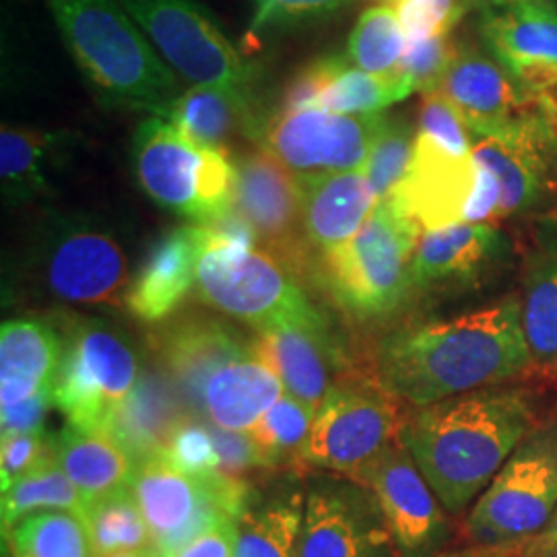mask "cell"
Segmentation results:
<instances>
[{"instance_id": "1", "label": "cell", "mask_w": 557, "mask_h": 557, "mask_svg": "<svg viewBox=\"0 0 557 557\" xmlns=\"http://www.w3.org/2000/svg\"><path fill=\"white\" fill-rule=\"evenodd\" d=\"M533 363L520 299L400 326L380 343V382L409 407H425L515 379Z\"/></svg>"}, {"instance_id": "2", "label": "cell", "mask_w": 557, "mask_h": 557, "mask_svg": "<svg viewBox=\"0 0 557 557\" xmlns=\"http://www.w3.org/2000/svg\"><path fill=\"white\" fill-rule=\"evenodd\" d=\"M535 423V395L496 384L411 407L403 442L444 510L458 515L478 502Z\"/></svg>"}, {"instance_id": "3", "label": "cell", "mask_w": 557, "mask_h": 557, "mask_svg": "<svg viewBox=\"0 0 557 557\" xmlns=\"http://www.w3.org/2000/svg\"><path fill=\"white\" fill-rule=\"evenodd\" d=\"M83 75L108 106L168 120L184 94L120 0H48Z\"/></svg>"}, {"instance_id": "4", "label": "cell", "mask_w": 557, "mask_h": 557, "mask_svg": "<svg viewBox=\"0 0 557 557\" xmlns=\"http://www.w3.org/2000/svg\"><path fill=\"white\" fill-rule=\"evenodd\" d=\"M421 227L393 197L379 200L358 234L322 257V278L354 319L374 320L397 310L411 292V264Z\"/></svg>"}, {"instance_id": "5", "label": "cell", "mask_w": 557, "mask_h": 557, "mask_svg": "<svg viewBox=\"0 0 557 557\" xmlns=\"http://www.w3.org/2000/svg\"><path fill=\"white\" fill-rule=\"evenodd\" d=\"M140 188L193 225H211L234 211L236 168L230 153L184 137L168 120H143L133 143Z\"/></svg>"}, {"instance_id": "6", "label": "cell", "mask_w": 557, "mask_h": 557, "mask_svg": "<svg viewBox=\"0 0 557 557\" xmlns=\"http://www.w3.org/2000/svg\"><path fill=\"white\" fill-rule=\"evenodd\" d=\"M405 403L395 397L379 374L368 376L349 366L314 416L304 448V465L333 475L356 478L361 469L403 442Z\"/></svg>"}, {"instance_id": "7", "label": "cell", "mask_w": 557, "mask_h": 557, "mask_svg": "<svg viewBox=\"0 0 557 557\" xmlns=\"http://www.w3.org/2000/svg\"><path fill=\"white\" fill-rule=\"evenodd\" d=\"M131 487L147 520L153 549L168 557L178 556L221 522H238L259 494L250 481L221 471L184 473L163 455L137 462Z\"/></svg>"}, {"instance_id": "8", "label": "cell", "mask_w": 557, "mask_h": 557, "mask_svg": "<svg viewBox=\"0 0 557 557\" xmlns=\"http://www.w3.org/2000/svg\"><path fill=\"white\" fill-rule=\"evenodd\" d=\"M557 508V416L537 421L467 518L478 549L533 537Z\"/></svg>"}, {"instance_id": "9", "label": "cell", "mask_w": 557, "mask_h": 557, "mask_svg": "<svg viewBox=\"0 0 557 557\" xmlns=\"http://www.w3.org/2000/svg\"><path fill=\"white\" fill-rule=\"evenodd\" d=\"M195 289L202 304L257 331L319 314L285 262L259 246H238L211 234L200 257Z\"/></svg>"}, {"instance_id": "10", "label": "cell", "mask_w": 557, "mask_h": 557, "mask_svg": "<svg viewBox=\"0 0 557 557\" xmlns=\"http://www.w3.org/2000/svg\"><path fill=\"white\" fill-rule=\"evenodd\" d=\"M139 356L112 326L87 320L62 343L54 405L69 423L108 430L139 384Z\"/></svg>"}, {"instance_id": "11", "label": "cell", "mask_w": 557, "mask_h": 557, "mask_svg": "<svg viewBox=\"0 0 557 557\" xmlns=\"http://www.w3.org/2000/svg\"><path fill=\"white\" fill-rule=\"evenodd\" d=\"M161 60L193 85H230L244 91L259 83V69L227 40L197 0H120Z\"/></svg>"}, {"instance_id": "12", "label": "cell", "mask_w": 557, "mask_h": 557, "mask_svg": "<svg viewBox=\"0 0 557 557\" xmlns=\"http://www.w3.org/2000/svg\"><path fill=\"white\" fill-rule=\"evenodd\" d=\"M44 287L62 301L120 306L131 287L128 262L114 234L96 221L66 218L44 227L34 248Z\"/></svg>"}, {"instance_id": "13", "label": "cell", "mask_w": 557, "mask_h": 557, "mask_svg": "<svg viewBox=\"0 0 557 557\" xmlns=\"http://www.w3.org/2000/svg\"><path fill=\"white\" fill-rule=\"evenodd\" d=\"M384 114L347 116L326 110H273L260 122L257 145L298 176L363 170Z\"/></svg>"}, {"instance_id": "14", "label": "cell", "mask_w": 557, "mask_h": 557, "mask_svg": "<svg viewBox=\"0 0 557 557\" xmlns=\"http://www.w3.org/2000/svg\"><path fill=\"white\" fill-rule=\"evenodd\" d=\"M473 158L499 186V221L557 220V139L541 108L496 135L471 137Z\"/></svg>"}, {"instance_id": "15", "label": "cell", "mask_w": 557, "mask_h": 557, "mask_svg": "<svg viewBox=\"0 0 557 557\" xmlns=\"http://www.w3.org/2000/svg\"><path fill=\"white\" fill-rule=\"evenodd\" d=\"M234 168V211L252 227L267 252L296 275L304 273L310 244L304 234L298 174L260 145L236 156Z\"/></svg>"}, {"instance_id": "16", "label": "cell", "mask_w": 557, "mask_h": 557, "mask_svg": "<svg viewBox=\"0 0 557 557\" xmlns=\"http://www.w3.org/2000/svg\"><path fill=\"white\" fill-rule=\"evenodd\" d=\"M298 557H398L376 498L354 479L317 478L306 490Z\"/></svg>"}, {"instance_id": "17", "label": "cell", "mask_w": 557, "mask_h": 557, "mask_svg": "<svg viewBox=\"0 0 557 557\" xmlns=\"http://www.w3.org/2000/svg\"><path fill=\"white\" fill-rule=\"evenodd\" d=\"M349 479L379 502L398 557H438L450 539L448 518L405 442L391 446Z\"/></svg>"}, {"instance_id": "18", "label": "cell", "mask_w": 557, "mask_h": 557, "mask_svg": "<svg viewBox=\"0 0 557 557\" xmlns=\"http://www.w3.org/2000/svg\"><path fill=\"white\" fill-rule=\"evenodd\" d=\"M478 29L490 57L531 94L557 91L554 0H483Z\"/></svg>"}, {"instance_id": "19", "label": "cell", "mask_w": 557, "mask_h": 557, "mask_svg": "<svg viewBox=\"0 0 557 557\" xmlns=\"http://www.w3.org/2000/svg\"><path fill=\"white\" fill-rule=\"evenodd\" d=\"M508 236L492 223H457L423 232L411 264V292H469L506 269Z\"/></svg>"}, {"instance_id": "20", "label": "cell", "mask_w": 557, "mask_h": 557, "mask_svg": "<svg viewBox=\"0 0 557 557\" xmlns=\"http://www.w3.org/2000/svg\"><path fill=\"white\" fill-rule=\"evenodd\" d=\"M255 347L277 374L285 393L314 413L349 368L345 351L320 312L310 319L283 320L260 329Z\"/></svg>"}, {"instance_id": "21", "label": "cell", "mask_w": 557, "mask_h": 557, "mask_svg": "<svg viewBox=\"0 0 557 557\" xmlns=\"http://www.w3.org/2000/svg\"><path fill=\"white\" fill-rule=\"evenodd\" d=\"M475 182L478 163L473 153H453L418 131L411 165L391 197L421 232H432L465 223Z\"/></svg>"}, {"instance_id": "22", "label": "cell", "mask_w": 557, "mask_h": 557, "mask_svg": "<svg viewBox=\"0 0 557 557\" xmlns=\"http://www.w3.org/2000/svg\"><path fill=\"white\" fill-rule=\"evenodd\" d=\"M438 94L457 110L471 137L502 133L539 110L535 96L475 48H458Z\"/></svg>"}, {"instance_id": "23", "label": "cell", "mask_w": 557, "mask_h": 557, "mask_svg": "<svg viewBox=\"0 0 557 557\" xmlns=\"http://www.w3.org/2000/svg\"><path fill=\"white\" fill-rule=\"evenodd\" d=\"M205 225H180L168 230L131 281L126 308L143 322H160L170 317L197 287L199 262L207 248Z\"/></svg>"}, {"instance_id": "24", "label": "cell", "mask_w": 557, "mask_h": 557, "mask_svg": "<svg viewBox=\"0 0 557 557\" xmlns=\"http://www.w3.org/2000/svg\"><path fill=\"white\" fill-rule=\"evenodd\" d=\"M285 388L255 343L225 359L202 388L199 418L230 432H250Z\"/></svg>"}, {"instance_id": "25", "label": "cell", "mask_w": 557, "mask_h": 557, "mask_svg": "<svg viewBox=\"0 0 557 557\" xmlns=\"http://www.w3.org/2000/svg\"><path fill=\"white\" fill-rule=\"evenodd\" d=\"M299 184L304 234L322 257L354 238L379 205L363 170L299 176Z\"/></svg>"}, {"instance_id": "26", "label": "cell", "mask_w": 557, "mask_h": 557, "mask_svg": "<svg viewBox=\"0 0 557 557\" xmlns=\"http://www.w3.org/2000/svg\"><path fill=\"white\" fill-rule=\"evenodd\" d=\"M248 343L221 320L186 317L161 335V361L180 398L200 416L202 388L225 359L234 358Z\"/></svg>"}, {"instance_id": "27", "label": "cell", "mask_w": 557, "mask_h": 557, "mask_svg": "<svg viewBox=\"0 0 557 557\" xmlns=\"http://www.w3.org/2000/svg\"><path fill=\"white\" fill-rule=\"evenodd\" d=\"M262 119L250 91L230 85H195L176 100L168 122L200 147L230 153L236 140L257 143Z\"/></svg>"}, {"instance_id": "28", "label": "cell", "mask_w": 557, "mask_h": 557, "mask_svg": "<svg viewBox=\"0 0 557 557\" xmlns=\"http://www.w3.org/2000/svg\"><path fill=\"white\" fill-rule=\"evenodd\" d=\"M57 333L38 320H7L0 329V407L52 391L59 374Z\"/></svg>"}, {"instance_id": "29", "label": "cell", "mask_w": 557, "mask_h": 557, "mask_svg": "<svg viewBox=\"0 0 557 557\" xmlns=\"http://www.w3.org/2000/svg\"><path fill=\"white\" fill-rule=\"evenodd\" d=\"M57 460L85 506L133 485L137 460L108 430L69 423L57 436Z\"/></svg>"}, {"instance_id": "30", "label": "cell", "mask_w": 557, "mask_h": 557, "mask_svg": "<svg viewBox=\"0 0 557 557\" xmlns=\"http://www.w3.org/2000/svg\"><path fill=\"white\" fill-rule=\"evenodd\" d=\"M522 326L533 361L557 358V220H539L522 267Z\"/></svg>"}, {"instance_id": "31", "label": "cell", "mask_w": 557, "mask_h": 557, "mask_svg": "<svg viewBox=\"0 0 557 557\" xmlns=\"http://www.w3.org/2000/svg\"><path fill=\"white\" fill-rule=\"evenodd\" d=\"M186 418L178 391L160 374L147 372L135 393L120 407L108 432L140 462L161 455L176 425Z\"/></svg>"}, {"instance_id": "32", "label": "cell", "mask_w": 557, "mask_h": 557, "mask_svg": "<svg viewBox=\"0 0 557 557\" xmlns=\"http://www.w3.org/2000/svg\"><path fill=\"white\" fill-rule=\"evenodd\" d=\"M306 492L292 479L273 494H257L238 520L234 557H298Z\"/></svg>"}, {"instance_id": "33", "label": "cell", "mask_w": 557, "mask_h": 557, "mask_svg": "<svg viewBox=\"0 0 557 557\" xmlns=\"http://www.w3.org/2000/svg\"><path fill=\"white\" fill-rule=\"evenodd\" d=\"M64 135L2 126L0 188L9 205H25L48 190V170L54 165Z\"/></svg>"}, {"instance_id": "34", "label": "cell", "mask_w": 557, "mask_h": 557, "mask_svg": "<svg viewBox=\"0 0 557 557\" xmlns=\"http://www.w3.org/2000/svg\"><path fill=\"white\" fill-rule=\"evenodd\" d=\"M411 94V87L398 71L391 75H372L354 66L347 57H343L312 110L368 116L380 114L388 106L409 98Z\"/></svg>"}, {"instance_id": "35", "label": "cell", "mask_w": 557, "mask_h": 557, "mask_svg": "<svg viewBox=\"0 0 557 557\" xmlns=\"http://www.w3.org/2000/svg\"><path fill=\"white\" fill-rule=\"evenodd\" d=\"M314 411L292 395H283L248 432L262 453L267 471L304 475V448L310 436Z\"/></svg>"}, {"instance_id": "36", "label": "cell", "mask_w": 557, "mask_h": 557, "mask_svg": "<svg viewBox=\"0 0 557 557\" xmlns=\"http://www.w3.org/2000/svg\"><path fill=\"white\" fill-rule=\"evenodd\" d=\"M81 517L87 524L96 557L153 549L151 533L133 487L87 504Z\"/></svg>"}, {"instance_id": "37", "label": "cell", "mask_w": 557, "mask_h": 557, "mask_svg": "<svg viewBox=\"0 0 557 557\" xmlns=\"http://www.w3.org/2000/svg\"><path fill=\"white\" fill-rule=\"evenodd\" d=\"M4 539L11 557H96L87 524L77 512H36L23 518Z\"/></svg>"}, {"instance_id": "38", "label": "cell", "mask_w": 557, "mask_h": 557, "mask_svg": "<svg viewBox=\"0 0 557 557\" xmlns=\"http://www.w3.org/2000/svg\"><path fill=\"white\" fill-rule=\"evenodd\" d=\"M46 510H66L77 515H83L85 510V499L75 483L62 471L59 460L20 479L7 492H2V535L7 537L23 518Z\"/></svg>"}, {"instance_id": "39", "label": "cell", "mask_w": 557, "mask_h": 557, "mask_svg": "<svg viewBox=\"0 0 557 557\" xmlns=\"http://www.w3.org/2000/svg\"><path fill=\"white\" fill-rule=\"evenodd\" d=\"M407 38L397 11L388 4H376L359 15L349 36L347 59L366 73L391 75L405 54Z\"/></svg>"}, {"instance_id": "40", "label": "cell", "mask_w": 557, "mask_h": 557, "mask_svg": "<svg viewBox=\"0 0 557 557\" xmlns=\"http://www.w3.org/2000/svg\"><path fill=\"white\" fill-rule=\"evenodd\" d=\"M416 139L418 133L407 120H384L363 168L376 199H388L405 178L413 160Z\"/></svg>"}, {"instance_id": "41", "label": "cell", "mask_w": 557, "mask_h": 557, "mask_svg": "<svg viewBox=\"0 0 557 557\" xmlns=\"http://www.w3.org/2000/svg\"><path fill=\"white\" fill-rule=\"evenodd\" d=\"M483 0H400L395 7L407 41L448 36Z\"/></svg>"}, {"instance_id": "42", "label": "cell", "mask_w": 557, "mask_h": 557, "mask_svg": "<svg viewBox=\"0 0 557 557\" xmlns=\"http://www.w3.org/2000/svg\"><path fill=\"white\" fill-rule=\"evenodd\" d=\"M457 46L448 36L432 40L407 41L405 54L398 64V73L411 91L421 96L438 91L440 83L446 77L453 60L457 57Z\"/></svg>"}, {"instance_id": "43", "label": "cell", "mask_w": 557, "mask_h": 557, "mask_svg": "<svg viewBox=\"0 0 557 557\" xmlns=\"http://www.w3.org/2000/svg\"><path fill=\"white\" fill-rule=\"evenodd\" d=\"M50 462H57V436L44 432L2 436L0 485L7 492L13 483L27 478Z\"/></svg>"}, {"instance_id": "44", "label": "cell", "mask_w": 557, "mask_h": 557, "mask_svg": "<svg viewBox=\"0 0 557 557\" xmlns=\"http://www.w3.org/2000/svg\"><path fill=\"white\" fill-rule=\"evenodd\" d=\"M161 455L184 473L202 475L220 471V455L211 430L207 423H199L197 419L180 421Z\"/></svg>"}, {"instance_id": "45", "label": "cell", "mask_w": 557, "mask_h": 557, "mask_svg": "<svg viewBox=\"0 0 557 557\" xmlns=\"http://www.w3.org/2000/svg\"><path fill=\"white\" fill-rule=\"evenodd\" d=\"M419 133L432 137L442 147L458 156L473 153V140L457 110L438 91L425 94L419 112Z\"/></svg>"}, {"instance_id": "46", "label": "cell", "mask_w": 557, "mask_h": 557, "mask_svg": "<svg viewBox=\"0 0 557 557\" xmlns=\"http://www.w3.org/2000/svg\"><path fill=\"white\" fill-rule=\"evenodd\" d=\"M255 4V17L250 32L260 34L271 27L294 25L304 21L331 15L351 0H250Z\"/></svg>"}, {"instance_id": "47", "label": "cell", "mask_w": 557, "mask_h": 557, "mask_svg": "<svg viewBox=\"0 0 557 557\" xmlns=\"http://www.w3.org/2000/svg\"><path fill=\"white\" fill-rule=\"evenodd\" d=\"M211 436L220 455V471L230 478L250 481L248 475L257 471H267V462L262 458L257 442L248 432H230L209 423Z\"/></svg>"}, {"instance_id": "48", "label": "cell", "mask_w": 557, "mask_h": 557, "mask_svg": "<svg viewBox=\"0 0 557 557\" xmlns=\"http://www.w3.org/2000/svg\"><path fill=\"white\" fill-rule=\"evenodd\" d=\"M52 405H54V388L27 398L20 405L2 409V418H0L2 436L44 432V421L48 418V411Z\"/></svg>"}, {"instance_id": "49", "label": "cell", "mask_w": 557, "mask_h": 557, "mask_svg": "<svg viewBox=\"0 0 557 557\" xmlns=\"http://www.w3.org/2000/svg\"><path fill=\"white\" fill-rule=\"evenodd\" d=\"M471 557H557V508L552 520L533 537L522 539L517 543L494 547V549H478Z\"/></svg>"}, {"instance_id": "50", "label": "cell", "mask_w": 557, "mask_h": 557, "mask_svg": "<svg viewBox=\"0 0 557 557\" xmlns=\"http://www.w3.org/2000/svg\"><path fill=\"white\" fill-rule=\"evenodd\" d=\"M238 522H221L186 545L176 557H234Z\"/></svg>"}, {"instance_id": "51", "label": "cell", "mask_w": 557, "mask_h": 557, "mask_svg": "<svg viewBox=\"0 0 557 557\" xmlns=\"http://www.w3.org/2000/svg\"><path fill=\"white\" fill-rule=\"evenodd\" d=\"M537 101L543 116L547 120V124L552 126L557 139V91L541 94V96H537Z\"/></svg>"}, {"instance_id": "52", "label": "cell", "mask_w": 557, "mask_h": 557, "mask_svg": "<svg viewBox=\"0 0 557 557\" xmlns=\"http://www.w3.org/2000/svg\"><path fill=\"white\" fill-rule=\"evenodd\" d=\"M149 554V549L147 552H122V554H114V556L108 557H147Z\"/></svg>"}, {"instance_id": "53", "label": "cell", "mask_w": 557, "mask_h": 557, "mask_svg": "<svg viewBox=\"0 0 557 557\" xmlns=\"http://www.w3.org/2000/svg\"><path fill=\"white\" fill-rule=\"evenodd\" d=\"M147 557H168L163 556V554H160L158 549H149V554H147Z\"/></svg>"}, {"instance_id": "54", "label": "cell", "mask_w": 557, "mask_h": 557, "mask_svg": "<svg viewBox=\"0 0 557 557\" xmlns=\"http://www.w3.org/2000/svg\"><path fill=\"white\" fill-rule=\"evenodd\" d=\"M386 2H395V4H397V2H400V0H386Z\"/></svg>"}]
</instances>
